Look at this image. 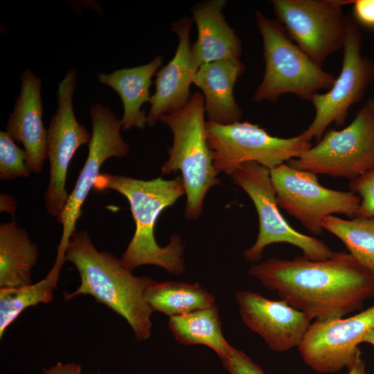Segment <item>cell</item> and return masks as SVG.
I'll return each instance as SVG.
<instances>
[{"mask_svg":"<svg viewBox=\"0 0 374 374\" xmlns=\"http://www.w3.org/2000/svg\"><path fill=\"white\" fill-rule=\"evenodd\" d=\"M248 273L314 321L344 318L374 296L373 275L345 251L324 260L269 258Z\"/></svg>","mask_w":374,"mask_h":374,"instance_id":"obj_1","label":"cell"},{"mask_svg":"<svg viewBox=\"0 0 374 374\" xmlns=\"http://www.w3.org/2000/svg\"><path fill=\"white\" fill-rule=\"evenodd\" d=\"M64 257L75 265L80 278V285L74 292H63L65 300L89 294L125 319L136 340L150 337L153 311L144 293L154 279L134 276L121 258L108 251H99L85 230L73 232Z\"/></svg>","mask_w":374,"mask_h":374,"instance_id":"obj_2","label":"cell"},{"mask_svg":"<svg viewBox=\"0 0 374 374\" xmlns=\"http://www.w3.org/2000/svg\"><path fill=\"white\" fill-rule=\"evenodd\" d=\"M93 188L99 191L116 190L129 201L136 229L121 258L126 268L132 271L139 266L152 265L176 276L184 272L185 245L181 236L173 234L166 246L160 247L154 233L155 222L160 213L186 194L181 177L166 180L159 177L142 180L100 173Z\"/></svg>","mask_w":374,"mask_h":374,"instance_id":"obj_3","label":"cell"},{"mask_svg":"<svg viewBox=\"0 0 374 374\" xmlns=\"http://www.w3.org/2000/svg\"><path fill=\"white\" fill-rule=\"evenodd\" d=\"M205 114L204 97L197 91L191 94L183 108L163 116L160 120L173 135L161 173L181 172L186 195L184 215L188 220L199 217L206 193L220 184L207 143Z\"/></svg>","mask_w":374,"mask_h":374,"instance_id":"obj_4","label":"cell"},{"mask_svg":"<svg viewBox=\"0 0 374 374\" xmlns=\"http://www.w3.org/2000/svg\"><path fill=\"white\" fill-rule=\"evenodd\" d=\"M263 44L265 72L252 100L275 103L283 94L292 93L311 101L322 89L329 90L336 77L324 71L289 37L277 19L255 13Z\"/></svg>","mask_w":374,"mask_h":374,"instance_id":"obj_5","label":"cell"},{"mask_svg":"<svg viewBox=\"0 0 374 374\" xmlns=\"http://www.w3.org/2000/svg\"><path fill=\"white\" fill-rule=\"evenodd\" d=\"M206 136L215 170L230 176L247 162L271 170L312 147L311 141L303 133L279 138L248 121L226 125L206 121Z\"/></svg>","mask_w":374,"mask_h":374,"instance_id":"obj_6","label":"cell"},{"mask_svg":"<svg viewBox=\"0 0 374 374\" xmlns=\"http://www.w3.org/2000/svg\"><path fill=\"white\" fill-rule=\"evenodd\" d=\"M287 163L350 181L374 169V99L366 102L346 127L326 132L315 146Z\"/></svg>","mask_w":374,"mask_h":374,"instance_id":"obj_7","label":"cell"},{"mask_svg":"<svg viewBox=\"0 0 374 374\" xmlns=\"http://www.w3.org/2000/svg\"><path fill=\"white\" fill-rule=\"evenodd\" d=\"M231 177L252 200L258 216V237L244 251L246 260L259 262L265 247L274 243L294 245L301 249L303 257L312 260H324L331 256L333 251L323 241L296 231L286 222L278 209L269 169L256 162H247Z\"/></svg>","mask_w":374,"mask_h":374,"instance_id":"obj_8","label":"cell"},{"mask_svg":"<svg viewBox=\"0 0 374 374\" xmlns=\"http://www.w3.org/2000/svg\"><path fill=\"white\" fill-rule=\"evenodd\" d=\"M353 1L271 0L277 20L292 41L321 66L329 55L343 49L348 16L342 7Z\"/></svg>","mask_w":374,"mask_h":374,"instance_id":"obj_9","label":"cell"},{"mask_svg":"<svg viewBox=\"0 0 374 374\" xmlns=\"http://www.w3.org/2000/svg\"><path fill=\"white\" fill-rule=\"evenodd\" d=\"M278 206L315 235L323 231V220L333 214L357 216L361 199L352 191H339L319 184L317 175L287 163L270 170Z\"/></svg>","mask_w":374,"mask_h":374,"instance_id":"obj_10","label":"cell"},{"mask_svg":"<svg viewBox=\"0 0 374 374\" xmlns=\"http://www.w3.org/2000/svg\"><path fill=\"white\" fill-rule=\"evenodd\" d=\"M343 49L339 75L326 93H317L311 100L314 118L303 132L310 141L314 138L319 142L331 123L344 125L349 109L362 98L374 80V63L362 55V35L350 16Z\"/></svg>","mask_w":374,"mask_h":374,"instance_id":"obj_11","label":"cell"},{"mask_svg":"<svg viewBox=\"0 0 374 374\" xmlns=\"http://www.w3.org/2000/svg\"><path fill=\"white\" fill-rule=\"evenodd\" d=\"M76 81V70L71 69L59 82L57 109L47 130L50 178L44 202L47 213L56 218L62 212L70 195L66 190L69 163L76 150L88 143L91 138L85 126L79 123L75 116L73 95Z\"/></svg>","mask_w":374,"mask_h":374,"instance_id":"obj_12","label":"cell"},{"mask_svg":"<svg viewBox=\"0 0 374 374\" xmlns=\"http://www.w3.org/2000/svg\"><path fill=\"white\" fill-rule=\"evenodd\" d=\"M89 113L92 133L89 142V153L75 186L57 222L62 225V235L57 251H65L66 244L76 229V223L82 215V206L100 175L103 163L111 157H125L130 145L121 135L122 122L109 105L96 103Z\"/></svg>","mask_w":374,"mask_h":374,"instance_id":"obj_13","label":"cell"},{"mask_svg":"<svg viewBox=\"0 0 374 374\" xmlns=\"http://www.w3.org/2000/svg\"><path fill=\"white\" fill-rule=\"evenodd\" d=\"M374 329V305L349 317L314 321L300 345L304 362L321 373L348 368L359 353L358 345Z\"/></svg>","mask_w":374,"mask_h":374,"instance_id":"obj_14","label":"cell"},{"mask_svg":"<svg viewBox=\"0 0 374 374\" xmlns=\"http://www.w3.org/2000/svg\"><path fill=\"white\" fill-rule=\"evenodd\" d=\"M235 297L244 325L276 352L298 348L312 321L283 299L271 300L250 290L239 291Z\"/></svg>","mask_w":374,"mask_h":374,"instance_id":"obj_15","label":"cell"},{"mask_svg":"<svg viewBox=\"0 0 374 374\" xmlns=\"http://www.w3.org/2000/svg\"><path fill=\"white\" fill-rule=\"evenodd\" d=\"M193 19L184 16L172 24L179 37L172 59L156 73L154 93L151 96L146 123L154 126L161 117L183 108L190 96V87L199 69L191 49L190 33Z\"/></svg>","mask_w":374,"mask_h":374,"instance_id":"obj_16","label":"cell"},{"mask_svg":"<svg viewBox=\"0 0 374 374\" xmlns=\"http://www.w3.org/2000/svg\"><path fill=\"white\" fill-rule=\"evenodd\" d=\"M21 89L10 113L6 132L21 143L27 154L30 170L39 173L47 159V130L43 123L42 80L30 69L19 75Z\"/></svg>","mask_w":374,"mask_h":374,"instance_id":"obj_17","label":"cell"},{"mask_svg":"<svg viewBox=\"0 0 374 374\" xmlns=\"http://www.w3.org/2000/svg\"><path fill=\"white\" fill-rule=\"evenodd\" d=\"M244 71L239 58L217 60L199 67L193 84L204 97L208 121L224 125L240 121L242 112L234 98L233 89Z\"/></svg>","mask_w":374,"mask_h":374,"instance_id":"obj_18","label":"cell"},{"mask_svg":"<svg viewBox=\"0 0 374 374\" xmlns=\"http://www.w3.org/2000/svg\"><path fill=\"white\" fill-rule=\"evenodd\" d=\"M226 3L225 0H206L191 8L197 29V38L191 49L199 66L217 60L239 58L242 53L240 39L222 14Z\"/></svg>","mask_w":374,"mask_h":374,"instance_id":"obj_19","label":"cell"},{"mask_svg":"<svg viewBox=\"0 0 374 374\" xmlns=\"http://www.w3.org/2000/svg\"><path fill=\"white\" fill-rule=\"evenodd\" d=\"M163 64L161 56H157L149 63L132 68L114 71L111 73H98L100 82L114 89L123 105L122 130L132 128L143 130L147 125V115L142 105L150 100L152 78Z\"/></svg>","mask_w":374,"mask_h":374,"instance_id":"obj_20","label":"cell"},{"mask_svg":"<svg viewBox=\"0 0 374 374\" xmlns=\"http://www.w3.org/2000/svg\"><path fill=\"white\" fill-rule=\"evenodd\" d=\"M39 257L38 247L15 219L0 225V287L33 283L32 269Z\"/></svg>","mask_w":374,"mask_h":374,"instance_id":"obj_21","label":"cell"},{"mask_svg":"<svg viewBox=\"0 0 374 374\" xmlns=\"http://www.w3.org/2000/svg\"><path fill=\"white\" fill-rule=\"evenodd\" d=\"M168 326L180 344L206 346L214 350L220 359L226 355L233 347L223 335L216 305L169 317Z\"/></svg>","mask_w":374,"mask_h":374,"instance_id":"obj_22","label":"cell"},{"mask_svg":"<svg viewBox=\"0 0 374 374\" xmlns=\"http://www.w3.org/2000/svg\"><path fill=\"white\" fill-rule=\"evenodd\" d=\"M153 312L169 317L181 315L215 305L214 295L199 283L154 280L144 293Z\"/></svg>","mask_w":374,"mask_h":374,"instance_id":"obj_23","label":"cell"},{"mask_svg":"<svg viewBox=\"0 0 374 374\" xmlns=\"http://www.w3.org/2000/svg\"><path fill=\"white\" fill-rule=\"evenodd\" d=\"M65 261L64 253L57 252L52 269L42 280L19 287H0V339L24 310L52 301Z\"/></svg>","mask_w":374,"mask_h":374,"instance_id":"obj_24","label":"cell"},{"mask_svg":"<svg viewBox=\"0 0 374 374\" xmlns=\"http://www.w3.org/2000/svg\"><path fill=\"white\" fill-rule=\"evenodd\" d=\"M323 228L338 238L350 253L374 276V217L356 216L344 220L326 217Z\"/></svg>","mask_w":374,"mask_h":374,"instance_id":"obj_25","label":"cell"},{"mask_svg":"<svg viewBox=\"0 0 374 374\" xmlns=\"http://www.w3.org/2000/svg\"><path fill=\"white\" fill-rule=\"evenodd\" d=\"M32 171L27 164L25 150L18 147L6 132H0V179L10 181L28 177Z\"/></svg>","mask_w":374,"mask_h":374,"instance_id":"obj_26","label":"cell"},{"mask_svg":"<svg viewBox=\"0 0 374 374\" xmlns=\"http://www.w3.org/2000/svg\"><path fill=\"white\" fill-rule=\"evenodd\" d=\"M349 188L361 199L357 216L374 217V169L350 180Z\"/></svg>","mask_w":374,"mask_h":374,"instance_id":"obj_27","label":"cell"},{"mask_svg":"<svg viewBox=\"0 0 374 374\" xmlns=\"http://www.w3.org/2000/svg\"><path fill=\"white\" fill-rule=\"evenodd\" d=\"M220 359L229 374H266L244 351L233 346Z\"/></svg>","mask_w":374,"mask_h":374,"instance_id":"obj_28","label":"cell"},{"mask_svg":"<svg viewBox=\"0 0 374 374\" xmlns=\"http://www.w3.org/2000/svg\"><path fill=\"white\" fill-rule=\"evenodd\" d=\"M353 3V15L357 21L374 28V0H355Z\"/></svg>","mask_w":374,"mask_h":374,"instance_id":"obj_29","label":"cell"},{"mask_svg":"<svg viewBox=\"0 0 374 374\" xmlns=\"http://www.w3.org/2000/svg\"><path fill=\"white\" fill-rule=\"evenodd\" d=\"M82 367L79 364L57 362L48 369L44 368V374H81ZM96 374H103L98 371Z\"/></svg>","mask_w":374,"mask_h":374,"instance_id":"obj_30","label":"cell"},{"mask_svg":"<svg viewBox=\"0 0 374 374\" xmlns=\"http://www.w3.org/2000/svg\"><path fill=\"white\" fill-rule=\"evenodd\" d=\"M17 208V199L7 193L0 195V211L7 212L14 216Z\"/></svg>","mask_w":374,"mask_h":374,"instance_id":"obj_31","label":"cell"},{"mask_svg":"<svg viewBox=\"0 0 374 374\" xmlns=\"http://www.w3.org/2000/svg\"><path fill=\"white\" fill-rule=\"evenodd\" d=\"M347 368L348 370V374H367L364 362L361 357V353L355 357Z\"/></svg>","mask_w":374,"mask_h":374,"instance_id":"obj_32","label":"cell"},{"mask_svg":"<svg viewBox=\"0 0 374 374\" xmlns=\"http://www.w3.org/2000/svg\"><path fill=\"white\" fill-rule=\"evenodd\" d=\"M363 343H367L374 346V329L365 337Z\"/></svg>","mask_w":374,"mask_h":374,"instance_id":"obj_33","label":"cell"}]
</instances>
